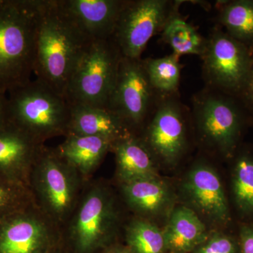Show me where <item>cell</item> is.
<instances>
[{
	"label": "cell",
	"instance_id": "cell-29",
	"mask_svg": "<svg viewBox=\"0 0 253 253\" xmlns=\"http://www.w3.org/2000/svg\"><path fill=\"white\" fill-rule=\"evenodd\" d=\"M241 94L247 104L253 109V59L246 85Z\"/></svg>",
	"mask_w": 253,
	"mask_h": 253
},
{
	"label": "cell",
	"instance_id": "cell-12",
	"mask_svg": "<svg viewBox=\"0 0 253 253\" xmlns=\"http://www.w3.org/2000/svg\"><path fill=\"white\" fill-rule=\"evenodd\" d=\"M52 223L36 204L1 219L0 253H42L54 236Z\"/></svg>",
	"mask_w": 253,
	"mask_h": 253
},
{
	"label": "cell",
	"instance_id": "cell-10",
	"mask_svg": "<svg viewBox=\"0 0 253 253\" xmlns=\"http://www.w3.org/2000/svg\"><path fill=\"white\" fill-rule=\"evenodd\" d=\"M188 111L179 95L160 96L139 136L156 159L174 164L187 146Z\"/></svg>",
	"mask_w": 253,
	"mask_h": 253
},
{
	"label": "cell",
	"instance_id": "cell-25",
	"mask_svg": "<svg viewBox=\"0 0 253 253\" xmlns=\"http://www.w3.org/2000/svg\"><path fill=\"white\" fill-rule=\"evenodd\" d=\"M233 193L240 211L253 214V155L243 153L236 158L233 173Z\"/></svg>",
	"mask_w": 253,
	"mask_h": 253
},
{
	"label": "cell",
	"instance_id": "cell-21",
	"mask_svg": "<svg viewBox=\"0 0 253 253\" xmlns=\"http://www.w3.org/2000/svg\"><path fill=\"white\" fill-rule=\"evenodd\" d=\"M219 3L217 20L226 33L247 47L253 45V0Z\"/></svg>",
	"mask_w": 253,
	"mask_h": 253
},
{
	"label": "cell",
	"instance_id": "cell-19",
	"mask_svg": "<svg viewBox=\"0 0 253 253\" xmlns=\"http://www.w3.org/2000/svg\"><path fill=\"white\" fill-rule=\"evenodd\" d=\"M166 249L174 253L194 251L207 239L206 227L193 210L176 208L163 231Z\"/></svg>",
	"mask_w": 253,
	"mask_h": 253
},
{
	"label": "cell",
	"instance_id": "cell-9",
	"mask_svg": "<svg viewBox=\"0 0 253 253\" xmlns=\"http://www.w3.org/2000/svg\"><path fill=\"white\" fill-rule=\"evenodd\" d=\"M159 96L150 83L142 59L123 56L107 109L136 135L147 123Z\"/></svg>",
	"mask_w": 253,
	"mask_h": 253
},
{
	"label": "cell",
	"instance_id": "cell-6",
	"mask_svg": "<svg viewBox=\"0 0 253 253\" xmlns=\"http://www.w3.org/2000/svg\"><path fill=\"white\" fill-rule=\"evenodd\" d=\"M192 116L201 140L225 157L232 156L239 142L243 114L231 95L211 88L193 98Z\"/></svg>",
	"mask_w": 253,
	"mask_h": 253
},
{
	"label": "cell",
	"instance_id": "cell-22",
	"mask_svg": "<svg viewBox=\"0 0 253 253\" xmlns=\"http://www.w3.org/2000/svg\"><path fill=\"white\" fill-rule=\"evenodd\" d=\"M161 33L163 41L179 57L188 54L201 56L204 51L206 39L181 17L179 11L168 20Z\"/></svg>",
	"mask_w": 253,
	"mask_h": 253
},
{
	"label": "cell",
	"instance_id": "cell-13",
	"mask_svg": "<svg viewBox=\"0 0 253 253\" xmlns=\"http://www.w3.org/2000/svg\"><path fill=\"white\" fill-rule=\"evenodd\" d=\"M183 189L191 204L207 219L217 224L230 220V211L220 178L209 165L199 163L190 169Z\"/></svg>",
	"mask_w": 253,
	"mask_h": 253
},
{
	"label": "cell",
	"instance_id": "cell-28",
	"mask_svg": "<svg viewBox=\"0 0 253 253\" xmlns=\"http://www.w3.org/2000/svg\"><path fill=\"white\" fill-rule=\"evenodd\" d=\"M241 253H253V226H243L240 233Z\"/></svg>",
	"mask_w": 253,
	"mask_h": 253
},
{
	"label": "cell",
	"instance_id": "cell-14",
	"mask_svg": "<svg viewBox=\"0 0 253 253\" xmlns=\"http://www.w3.org/2000/svg\"><path fill=\"white\" fill-rule=\"evenodd\" d=\"M44 144L8 121L0 127V174L30 188L32 170Z\"/></svg>",
	"mask_w": 253,
	"mask_h": 253
},
{
	"label": "cell",
	"instance_id": "cell-26",
	"mask_svg": "<svg viewBox=\"0 0 253 253\" xmlns=\"http://www.w3.org/2000/svg\"><path fill=\"white\" fill-rule=\"evenodd\" d=\"M35 204L28 186L0 174V221Z\"/></svg>",
	"mask_w": 253,
	"mask_h": 253
},
{
	"label": "cell",
	"instance_id": "cell-15",
	"mask_svg": "<svg viewBox=\"0 0 253 253\" xmlns=\"http://www.w3.org/2000/svg\"><path fill=\"white\" fill-rule=\"evenodd\" d=\"M64 14L90 41L113 37L126 0H57Z\"/></svg>",
	"mask_w": 253,
	"mask_h": 253
},
{
	"label": "cell",
	"instance_id": "cell-8",
	"mask_svg": "<svg viewBox=\"0 0 253 253\" xmlns=\"http://www.w3.org/2000/svg\"><path fill=\"white\" fill-rule=\"evenodd\" d=\"M181 1L126 0L113 38L123 56L141 59L150 40L161 33L166 23L179 11Z\"/></svg>",
	"mask_w": 253,
	"mask_h": 253
},
{
	"label": "cell",
	"instance_id": "cell-7",
	"mask_svg": "<svg viewBox=\"0 0 253 253\" xmlns=\"http://www.w3.org/2000/svg\"><path fill=\"white\" fill-rule=\"evenodd\" d=\"M201 58L208 88L229 95L242 93L253 59L249 47L214 29L206 39Z\"/></svg>",
	"mask_w": 253,
	"mask_h": 253
},
{
	"label": "cell",
	"instance_id": "cell-31",
	"mask_svg": "<svg viewBox=\"0 0 253 253\" xmlns=\"http://www.w3.org/2000/svg\"><path fill=\"white\" fill-rule=\"evenodd\" d=\"M109 253H133L131 252H129L127 251H124V250H115V251H111V252Z\"/></svg>",
	"mask_w": 253,
	"mask_h": 253
},
{
	"label": "cell",
	"instance_id": "cell-2",
	"mask_svg": "<svg viewBox=\"0 0 253 253\" xmlns=\"http://www.w3.org/2000/svg\"><path fill=\"white\" fill-rule=\"evenodd\" d=\"M42 0H0V92L26 84L34 73Z\"/></svg>",
	"mask_w": 253,
	"mask_h": 253
},
{
	"label": "cell",
	"instance_id": "cell-30",
	"mask_svg": "<svg viewBox=\"0 0 253 253\" xmlns=\"http://www.w3.org/2000/svg\"><path fill=\"white\" fill-rule=\"evenodd\" d=\"M9 121L7 94L0 92V127Z\"/></svg>",
	"mask_w": 253,
	"mask_h": 253
},
{
	"label": "cell",
	"instance_id": "cell-16",
	"mask_svg": "<svg viewBox=\"0 0 253 253\" xmlns=\"http://www.w3.org/2000/svg\"><path fill=\"white\" fill-rule=\"evenodd\" d=\"M70 134L101 136L113 142L134 134L122 120L107 108L79 104H71L67 135Z\"/></svg>",
	"mask_w": 253,
	"mask_h": 253
},
{
	"label": "cell",
	"instance_id": "cell-18",
	"mask_svg": "<svg viewBox=\"0 0 253 253\" xmlns=\"http://www.w3.org/2000/svg\"><path fill=\"white\" fill-rule=\"evenodd\" d=\"M56 150L57 154L77 171L87 176L94 172L109 151L113 141L96 136L68 134Z\"/></svg>",
	"mask_w": 253,
	"mask_h": 253
},
{
	"label": "cell",
	"instance_id": "cell-3",
	"mask_svg": "<svg viewBox=\"0 0 253 253\" xmlns=\"http://www.w3.org/2000/svg\"><path fill=\"white\" fill-rule=\"evenodd\" d=\"M9 121L44 144L67 135L71 104L45 83L36 79L7 93Z\"/></svg>",
	"mask_w": 253,
	"mask_h": 253
},
{
	"label": "cell",
	"instance_id": "cell-5",
	"mask_svg": "<svg viewBox=\"0 0 253 253\" xmlns=\"http://www.w3.org/2000/svg\"><path fill=\"white\" fill-rule=\"evenodd\" d=\"M77 171L56 152L44 147L32 170L30 189L35 203L54 224L69 217L77 203Z\"/></svg>",
	"mask_w": 253,
	"mask_h": 253
},
{
	"label": "cell",
	"instance_id": "cell-1",
	"mask_svg": "<svg viewBox=\"0 0 253 253\" xmlns=\"http://www.w3.org/2000/svg\"><path fill=\"white\" fill-rule=\"evenodd\" d=\"M91 42L70 21L57 0H42L34 68L37 79L66 98L75 69Z\"/></svg>",
	"mask_w": 253,
	"mask_h": 253
},
{
	"label": "cell",
	"instance_id": "cell-4",
	"mask_svg": "<svg viewBox=\"0 0 253 253\" xmlns=\"http://www.w3.org/2000/svg\"><path fill=\"white\" fill-rule=\"evenodd\" d=\"M122 58L113 37L91 42L68 84V102L107 108Z\"/></svg>",
	"mask_w": 253,
	"mask_h": 253
},
{
	"label": "cell",
	"instance_id": "cell-20",
	"mask_svg": "<svg viewBox=\"0 0 253 253\" xmlns=\"http://www.w3.org/2000/svg\"><path fill=\"white\" fill-rule=\"evenodd\" d=\"M122 189L128 205L141 214H157L170 199L169 189L158 176L124 183Z\"/></svg>",
	"mask_w": 253,
	"mask_h": 253
},
{
	"label": "cell",
	"instance_id": "cell-11",
	"mask_svg": "<svg viewBox=\"0 0 253 253\" xmlns=\"http://www.w3.org/2000/svg\"><path fill=\"white\" fill-rule=\"evenodd\" d=\"M116 220L112 195L104 186L91 188L83 198L70 226L76 249L87 253L104 244L112 235Z\"/></svg>",
	"mask_w": 253,
	"mask_h": 253
},
{
	"label": "cell",
	"instance_id": "cell-17",
	"mask_svg": "<svg viewBox=\"0 0 253 253\" xmlns=\"http://www.w3.org/2000/svg\"><path fill=\"white\" fill-rule=\"evenodd\" d=\"M118 177L123 184L138 179L156 177V158L140 137L135 134L113 142Z\"/></svg>",
	"mask_w": 253,
	"mask_h": 253
},
{
	"label": "cell",
	"instance_id": "cell-23",
	"mask_svg": "<svg viewBox=\"0 0 253 253\" xmlns=\"http://www.w3.org/2000/svg\"><path fill=\"white\" fill-rule=\"evenodd\" d=\"M151 86L159 96L178 94L181 78L179 56L172 54L161 58L142 59Z\"/></svg>",
	"mask_w": 253,
	"mask_h": 253
},
{
	"label": "cell",
	"instance_id": "cell-27",
	"mask_svg": "<svg viewBox=\"0 0 253 253\" xmlns=\"http://www.w3.org/2000/svg\"><path fill=\"white\" fill-rule=\"evenodd\" d=\"M195 253H237L235 242L229 236L215 234L194 250Z\"/></svg>",
	"mask_w": 253,
	"mask_h": 253
},
{
	"label": "cell",
	"instance_id": "cell-24",
	"mask_svg": "<svg viewBox=\"0 0 253 253\" xmlns=\"http://www.w3.org/2000/svg\"><path fill=\"white\" fill-rule=\"evenodd\" d=\"M126 237L133 253H164L167 250L163 231L143 219L131 221L126 228Z\"/></svg>",
	"mask_w": 253,
	"mask_h": 253
}]
</instances>
